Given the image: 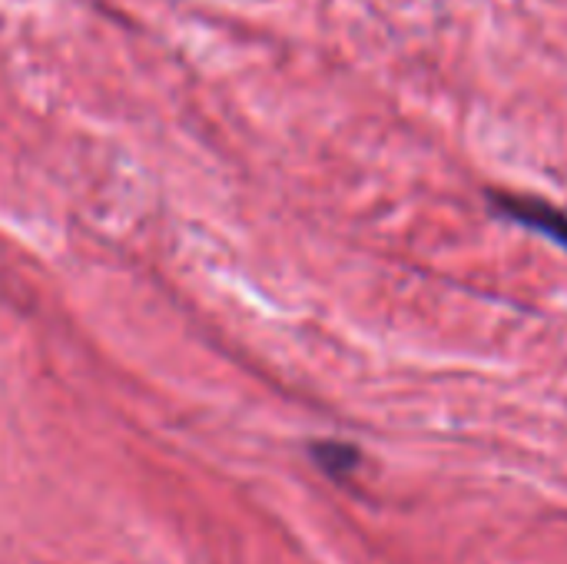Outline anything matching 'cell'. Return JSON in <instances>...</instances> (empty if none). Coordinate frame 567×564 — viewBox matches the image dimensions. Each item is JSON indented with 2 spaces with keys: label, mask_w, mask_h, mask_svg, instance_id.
Returning a JSON list of instances; mask_svg holds the SVG:
<instances>
[{
  "label": "cell",
  "mask_w": 567,
  "mask_h": 564,
  "mask_svg": "<svg viewBox=\"0 0 567 564\" xmlns=\"http://www.w3.org/2000/svg\"><path fill=\"white\" fill-rule=\"evenodd\" d=\"M492 206L512 219L522 223L532 233H542L548 239H555L561 249H567V213H561L558 206L535 199V196H515V193H492Z\"/></svg>",
  "instance_id": "1"
},
{
  "label": "cell",
  "mask_w": 567,
  "mask_h": 564,
  "mask_svg": "<svg viewBox=\"0 0 567 564\" xmlns=\"http://www.w3.org/2000/svg\"><path fill=\"white\" fill-rule=\"evenodd\" d=\"M312 459L329 479H339V482L359 469V449H352L346 442H319V445H312Z\"/></svg>",
  "instance_id": "2"
}]
</instances>
